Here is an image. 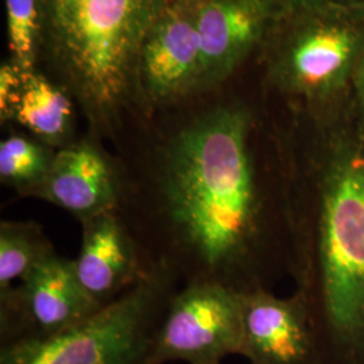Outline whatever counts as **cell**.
Wrapping results in <instances>:
<instances>
[{
  "label": "cell",
  "mask_w": 364,
  "mask_h": 364,
  "mask_svg": "<svg viewBox=\"0 0 364 364\" xmlns=\"http://www.w3.org/2000/svg\"><path fill=\"white\" fill-rule=\"evenodd\" d=\"M76 103L55 81L37 69L25 70L11 61L0 68V120L21 127L41 142L60 150L76 138Z\"/></svg>",
  "instance_id": "13"
},
{
  "label": "cell",
  "mask_w": 364,
  "mask_h": 364,
  "mask_svg": "<svg viewBox=\"0 0 364 364\" xmlns=\"http://www.w3.org/2000/svg\"><path fill=\"white\" fill-rule=\"evenodd\" d=\"M287 114L294 293L317 364H364V129L350 100Z\"/></svg>",
  "instance_id": "2"
},
{
  "label": "cell",
  "mask_w": 364,
  "mask_h": 364,
  "mask_svg": "<svg viewBox=\"0 0 364 364\" xmlns=\"http://www.w3.org/2000/svg\"><path fill=\"white\" fill-rule=\"evenodd\" d=\"M350 103H351L353 115L358 123L364 129V50L356 64L353 77H352L351 92H350Z\"/></svg>",
  "instance_id": "17"
},
{
  "label": "cell",
  "mask_w": 364,
  "mask_h": 364,
  "mask_svg": "<svg viewBox=\"0 0 364 364\" xmlns=\"http://www.w3.org/2000/svg\"><path fill=\"white\" fill-rule=\"evenodd\" d=\"M102 308L80 285L72 259L55 254L0 293L1 346L52 338Z\"/></svg>",
  "instance_id": "7"
},
{
  "label": "cell",
  "mask_w": 364,
  "mask_h": 364,
  "mask_svg": "<svg viewBox=\"0 0 364 364\" xmlns=\"http://www.w3.org/2000/svg\"><path fill=\"white\" fill-rule=\"evenodd\" d=\"M57 150L27 132L11 131L0 142V182L30 198L50 170Z\"/></svg>",
  "instance_id": "15"
},
{
  "label": "cell",
  "mask_w": 364,
  "mask_h": 364,
  "mask_svg": "<svg viewBox=\"0 0 364 364\" xmlns=\"http://www.w3.org/2000/svg\"><path fill=\"white\" fill-rule=\"evenodd\" d=\"M122 192L117 156L87 134L57 150L50 170L30 198L49 203L78 223L117 210Z\"/></svg>",
  "instance_id": "10"
},
{
  "label": "cell",
  "mask_w": 364,
  "mask_h": 364,
  "mask_svg": "<svg viewBox=\"0 0 364 364\" xmlns=\"http://www.w3.org/2000/svg\"><path fill=\"white\" fill-rule=\"evenodd\" d=\"M80 224L81 245L72 259L73 270L88 296L105 306L135 287L149 269L117 209Z\"/></svg>",
  "instance_id": "12"
},
{
  "label": "cell",
  "mask_w": 364,
  "mask_h": 364,
  "mask_svg": "<svg viewBox=\"0 0 364 364\" xmlns=\"http://www.w3.org/2000/svg\"><path fill=\"white\" fill-rule=\"evenodd\" d=\"M363 50L364 7L287 6L258 53L263 92L294 111L344 105Z\"/></svg>",
  "instance_id": "4"
},
{
  "label": "cell",
  "mask_w": 364,
  "mask_h": 364,
  "mask_svg": "<svg viewBox=\"0 0 364 364\" xmlns=\"http://www.w3.org/2000/svg\"><path fill=\"white\" fill-rule=\"evenodd\" d=\"M285 9L279 0H200L198 96L219 88L260 52Z\"/></svg>",
  "instance_id": "9"
},
{
  "label": "cell",
  "mask_w": 364,
  "mask_h": 364,
  "mask_svg": "<svg viewBox=\"0 0 364 364\" xmlns=\"http://www.w3.org/2000/svg\"><path fill=\"white\" fill-rule=\"evenodd\" d=\"M287 129V108L263 92L186 100L132 126L117 142V212L146 269L240 294L290 277Z\"/></svg>",
  "instance_id": "1"
},
{
  "label": "cell",
  "mask_w": 364,
  "mask_h": 364,
  "mask_svg": "<svg viewBox=\"0 0 364 364\" xmlns=\"http://www.w3.org/2000/svg\"><path fill=\"white\" fill-rule=\"evenodd\" d=\"M10 61L25 70L37 69L41 48V0H6Z\"/></svg>",
  "instance_id": "16"
},
{
  "label": "cell",
  "mask_w": 364,
  "mask_h": 364,
  "mask_svg": "<svg viewBox=\"0 0 364 364\" xmlns=\"http://www.w3.org/2000/svg\"><path fill=\"white\" fill-rule=\"evenodd\" d=\"M285 6H348L364 7V0H279Z\"/></svg>",
  "instance_id": "18"
},
{
  "label": "cell",
  "mask_w": 364,
  "mask_h": 364,
  "mask_svg": "<svg viewBox=\"0 0 364 364\" xmlns=\"http://www.w3.org/2000/svg\"><path fill=\"white\" fill-rule=\"evenodd\" d=\"M173 0H41L39 63L65 90L88 134L117 144L146 120L138 92L144 38Z\"/></svg>",
  "instance_id": "3"
},
{
  "label": "cell",
  "mask_w": 364,
  "mask_h": 364,
  "mask_svg": "<svg viewBox=\"0 0 364 364\" xmlns=\"http://www.w3.org/2000/svg\"><path fill=\"white\" fill-rule=\"evenodd\" d=\"M180 282L168 269L150 267L135 287L77 326L1 346L0 364H144Z\"/></svg>",
  "instance_id": "5"
},
{
  "label": "cell",
  "mask_w": 364,
  "mask_h": 364,
  "mask_svg": "<svg viewBox=\"0 0 364 364\" xmlns=\"http://www.w3.org/2000/svg\"><path fill=\"white\" fill-rule=\"evenodd\" d=\"M200 0H173L146 36L138 60V92L146 120L198 96Z\"/></svg>",
  "instance_id": "8"
},
{
  "label": "cell",
  "mask_w": 364,
  "mask_h": 364,
  "mask_svg": "<svg viewBox=\"0 0 364 364\" xmlns=\"http://www.w3.org/2000/svg\"><path fill=\"white\" fill-rule=\"evenodd\" d=\"M57 251L43 227L31 220L0 221V293L15 287Z\"/></svg>",
  "instance_id": "14"
},
{
  "label": "cell",
  "mask_w": 364,
  "mask_h": 364,
  "mask_svg": "<svg viewBox=\"0 0 364 364\" xmlns=\"http://www.w3.org/2000/svg\"><path fill=\"white\" fill-rule=\"evenodd\" d=\"M240 355L250 364H317V346L308 311L296 293L272 290L242 294Z\"/></svg>",
  "instance_id": "11"
},
{
  "label": "cell",
  "mask_w": 364,
  "mask_h": 364,
  "mask_svg": "<svg viewBox=\"0 0 364 364\" xmlns=\"http://www.w3.org/2000/svg\"><path fill=\"white\" fill-rule=\"evenodd\" d=\"M242 294L213 284L183 285L170 299L144 364H220L240 355Z\"/></svg>",
  "instance_id": "6"
}]
</instances>
